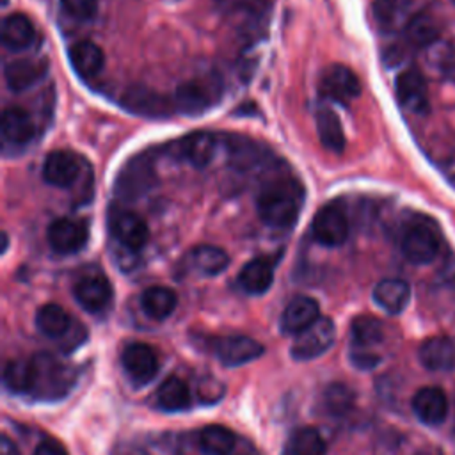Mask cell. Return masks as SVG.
I'll list each match as a JSON object with an SVG mask.
<instances>
[{
  "mask_svg": "<svg viewBox=\"0 0 455 455\" xmlns=\"http://www.w3.org/2000/svg\"><path fill=\"white\" fill-rule=\"evenodd\" d=\"M261 220L274 228H290L302 206V187L291 178L275 180L261 188L256 199Z\"/></svg>",
  "mask_w": 455,
  "mask_h": 455,
  "instance_id": "obj_1",
  "label": "cell"
},
{
  "mask_svg": "<svg viewBox=\"0 0 455 455\" xmlns=\"http://www.w3.org/2000/svg\"><path fill=\"white\" fill-rule=\"evenodd\" d=\"M222 96V82L219 76H197L178 85L174 92V108L181 114L197 116L213 107Z\"/></svg>",
  "mask_w": 455,
  "mask_h": 455,
  "instance_id": "obj_2",
  "label": "cell"
},
{
  "mask_svg": "<svg viewBox=\"0 0 455 455\" xmlns=\"http://www.w3.org/2000/svg\"><path fill=\"white\" fill-rule=\"evenodd\" d=\"M336 329L331 318L320 316L313 325L297 334L290 354L295 361H309L327 352L334 343Z\"/></svg>",
  "mask_w": 455,
  "mask_h": 455,
  "instance_id": "obj_3",
  "label": "cell"
},
{
  "mask_svg": "<svg viewBox=\"0 0 455 455\" xmlns=\"http://www.w3.org/2000/svg\"><path fill=\"white\" fill-rule=\"evenodd\" d=\"M313 238L325 247H338L348 236V219L341 204L327 203L322 206L311 224Z\"/></svg>",
  "mask_w": 455,
  "mask_h": 455,
  "instance_id": "obj_4",
  "label": "cell"
},
{
  "mask_svg": "<svg viewBox=\"0 0 455 455\" xmlns=\"http://www.w3.org/2000/svg\"><path fill=\"white\" fill-rule=\"evenodd\" d=\"M427 0H373V16L386 32L405 30V27L421 12Z\"/></svg>",
  "mask_w": 455,
  "mask_h": 455,
  "instance_id": "obj_5",
  "label": "cell"
},
{
  "mask_svg": "<svg viewBox=\"0 0 455 455\" xmlns=\"http://www.w3.org/2000/svg\"><path fill=\"white\" fill-rule=\"evenodd\" d=\"M212 352L224 366H242L263 354V345L249 336H217L212 339Z\"/></svg>",
  "mask_w": 455,
  "mask_h": 455,
  "instance_id": "obj_6",
  "label": "cell"
},
{
  "mask_svg": "<svg viewBox=\"0 0 455 455\" xmlns=\"http://www.w3.org/2000/svg\"><path fill=\"white\" fill-rule=\"evenodd\" d=\"M50 247L59 254H75L84 249L89 240V229L84 220L60 217L55 219L46 229Z\"/></svg>",
  "mask_w": 455,
  "mask_h": 455,
  "instance_id": "obj_7",
  "label": "cell"
},
{
  "mask_svg": "<svg viewBox=\"0 0 455 455\" xmlns=\"http://www.w3.org/2000/svg\"><path fill=\"white\" fill-rule=\"evenodd\" d=\"M402 252L411 263L427 265L439 252V238L428 224L414 222L402 235Z\"/></svg>",
  "mask_w": 455,
  "mask_h": 455,
  "instance_id": "obj_8",
  "label": "cell"
},
{
  "mask_svg": "<svg viewBox=\"0 0 455 455\" xmlns=\"http://www.w3.org/2000/svg\"><path fill=\"white\" fill-rule=\"evenodd\" d=\"M110 233L130 252L140 251L149 240L148 224L132 210H116L110 215Z\"/></svg>",
  "mask_w": 455,
  "mask_h": 455,
  "instance_id": "obj_9",
  "label": "cell"
},
{
  "mask_svg": "<svg viewBox=\"0 0 455 455\" xmlns=\"http://www.w3.org/2000/svg\"><path fill=\"white\" fill-rule=\"evenodd\" d=\"M73 295L85 311L100 313L112 300V286L101 272H87L76 279Z\"/></svg>",
  "mask_w": 455,
  "mask_h": 455,
  "instance_id": "obj_10",
  "label": "cell"
},
{
  "mask_svg": "<svg viewBox=\"0 0 455 455\" xmlns=\"http://www.w3.org/2000/svg\"><path fill=\"white\" fill-rule=\"evenodd\" d=\"M320 92L332 101L347 105L359 96L361 84L350 68L343 64H332L320 76Z\"/></svg>",
  "mask_w": 455,
  "mask_h": 455,
  "instance_id": "obj_11",
  "label": "cell"
},
{
  "mask_svg": "<svg viewBox=\"0 0 455 455\" xmlns=\"http://www.w3.org/2000/svg\"><path fill=\"white\" fill-rule=\"evenodd\" d=\"M121 363H123L126 375L137 386L148 384L149 380H153V377L158 371L156 352L153 350V347H149L148 343H140V341H133L124 347Z\"/></svg>",
  "mask_w": 455,
  "mask_h": 455,
  "instance_id": "obj_12",
  "label": "cell"
},
{
  "mask_svg": "<svg viewBox=\"0 0 455 455\" xmlns=\"http://www.w3.org/2000/svg\"><path fill=\"white\" fill-rule=\"evenodd\" d=\"M155 183L153 165L144 158H133L126 162L116 181V194L128 201L142 196Z\"/></svg>",
  "mask_w": 455,
  "mask_h": 455,
  "instance_id": "obj_13",
  "label": "cell"
},
{
  "mask_svg": "<svg viewBox=\"0 0 455 455\" xmlns=\"http://www.w3.org/2000/svg\"><path fill=\"white\" fill-rule=\"evenodd\" d=\"M82 171V160L76 153L68 149H55L46 155L43 164V178L46 183L69 188Z\"/></svg>",
  "mask_w": 455,
  "mask_h": 455,
  "instance_id": "obj_14",
  "label": "cell"
},
{
  "mask_svg": "<svg viewBox=\"0 0 455 455\" xmlns=\"http://www.w3.org/2000/svg\"><path fill=\"white\" fill-rule=\"evenodd\" d=\"M396 98L400 105L412 114H423L428 108V87L423 75L418 69H405L398 75Z\"/></svg>",
  "mask_w": 455,
  "mask_h": 455,
  "instance_id": "obj_15",
  "label": "cell"
},
{
  "mask_svg": "<svg viewBox=\"0 0 455 455\" xmlns=\"http://www.w3.org/2000/svg\"><path fill=\"white\" fill-rule=\"evenodd\" d=\"M411 405L416 418L428 427H437L444 423L448 416V396L441 387L435 386L418 389L412 396Z\"/></svg>",
  "mask_w": 455,
  "mask_h": 455,
  "instance_id": "obj_16",
  "label": "cell"
},
{
  "mask_svg": "<svg viewBox=\"0 0 455 455\" xmlns=\"http://www.w3.org/2000/svg\"><path fill=\"white\" fill-rule=\"evenodd\" d=\"M123 105L128 110H132L139 116H148V117H165L174 108L172 100H169L144 85L130 87L123 96Z\"/></svg>",
  "mask_w": 455,
  "mask_h": 455,
  "instance_id": "obj_17",
  "label": "cell"
},
{
  "mask_svg": "<svg viewBox=\"0 0 455 455\" xmlns=\"http://www.w3.org/2000/svg\"><path fill=\"white\" fill-rule=\"evenodd\" d=\"M419 363L430 371L455 370V336H434L421 343Z\"/></svg>",
  "mask_w": 455,
  "mask_h": 455,
  "instance_id": "obj_18",
  "label": "cell"
},
{
  "mask_svg": "<svg viewBox=\"0 0 455 455\" xmlns=\"http://www.w3.org/2000/svg\"><path fill=\"white\" fill-rule=\"evenodd\" d=\"M320 318V306L315 299L300 295L288 302L281 315V331L284 334H300Z\"/></svg>",
  "mask_w": 455,
  "mask_h": 455,
  "instance_id": "obj_19",
  "label": "cell"
},
{
  "mask_svg": "<svg viewBox=\"0 0 455 455\" xmlns=\"http://www.w3.org/2000/svg\"><path fill=\"white\" fill-rule=\"evenodd\" d=\"M48 69L43 59H16L5 64L4 76L5 84L12 92H21L37 84Z\"/></svg>",
  "mask_w": 455,
  "mask_h": 455,
  "instance_id": "obj_20",
  "label": "cell"
},
{
  "mask_svg": "<svg viewBox=\"0 0 455 455\" xmlns=\"http://www.w3.org/2000/svg\"><path fill=\"white\" fill-rule=\"evenodd\" d=\"M36 135V124L27 110L20 107H7L2 114V139L4 144L25 146Z\"/></svg>",
  "mask_w": 455,
  "mask_h": 455,
  "instance_id": "obj_21",
  "label": "cell"
},
{
  "mask_svg": "<svg viewBox=\"0 0 455 455\" xmlns=\"http://www.w3.org/2000/svg\"><path fill=\"white\" fill-rule=\"evenodd\" d=\"M411 299V286L398 277H387L375 284L373 300L389 315L402 313Z\"/></svg>",
  "mask_w": 455,
  "mask_h": 455,
  "instance_id": "obj_22",
  "label": "cell"
},
{
  "mask_svg": "<svg viewBox=\"0 0 455 455\" xmlns=\"http://www.w3.org/2000/svg\"><path fill=\"white\" fill-rule=\"evenodd\" d=\"M238 283L251 295L265 293L274 283L272 261L265 256L247 261L238 274Z\"/></svg>",
  "mask_w": 455,
  "mask_h": 455,
  "instance_id": "obj_23",
  "label": "cell"
},
{
  "mask_svg": "<svg viewBox=\"0 0 455 455\" xmlns=\"http://www.w3.org/2000/svg\"><path fill=\"white\" fill-rule=\"evenodd\" d=\"M36 364V386L39 395L43 393H59L60 386H66L69 380L66 379V366H62L50 354H37L32 357ZM32 389V391H34Z\"/></svg>",
  "mask_w": 455,
  "mask_h": 455,
  "instance_id": "obj_24",
  "label": "cell"
},
{
  "mask_svg": "<svg viewBox=\"0 0 455 455\" xmlns=\"http://www.w3.org/2000/svg\"><path fill=\"white\" fill-rule=\"evenodd\" d=\"M0 36H2V43L5 48L20 52V50L28 48L34 43L36 28L25 14L14 12V14H9L4 18Z\"/></svg>",
  "mask_w": 455,
  "mask_h": 455,
  "instance_id": "obj_25",
  "label": "cell"
},
{
  "mask_svg": "<svg viewBox=\"0 0 455 455\" xmlns=\"http://www.w3.org/2000/svg\"><path fill=\"white\" fill-rule=\"evenodd\" d=\"M69 60L78 76L92 78L103 69L105 55L92 41H78L69 50Z\"/></svg>",
  "mask_w": 455,
  "mask_h": 455,
  "instance_id": "obj_26",
  "label": "cell"
},
{
  "mask_svg": "<svg viewBox=\"0 0 455 455\" xmlns=\"http://www.w3.org/2000/svg\"><path fill=\"white\" fill-rule=\"evenodd\" d=\"M215 139L208 132H194L180 142V155L194 167H206L215 155Z\"/></svg>",
  "mask_w": 455,
  "mask_h": 455,
  "instance_id": "obj_27",
  "label": "cell"
},
{
  "mask_svg": "<svg viewBox=\"0 0 455 455\" xmlns=\"http://www.w3.org/2000/svg\"><path fill=\"white\" fill-rule=\"evenodd\" d=\"M178 297L174 290L167 286H149L140 295L142 311L153 320H164L176 309Z\"/></svg>",
  "mask_w": 455,
  "mask_h": 455,
  "instance_id": "obj_28",
  "label": "cell"
},
{
  "mask_svg": "<svg viewBox=\"0 0 455 455\" xmlns=\"http://www.w3.org/2000/svg\"><path fill=\"white\" fill-rule=\"evenodd\" d=\"M156 405L167 412H180L190 407V391L180 377H167L156 389Z\"/></svg>",
  "mask_w": 455,
  "mask_h": 455,
  "instance_id": "obj_29",
  "label": "cell"
},
{
  "mask_svg": "<svg viewBox=\"0 0 455 455\" xmlns=\"http://www.w3.org/2000/svg\"><path fill=\"white\" fill-rule=\"evenodd\" d=\"M229 263V256L217 245H197L188 254V265L201 275H217Z\"/></svg>",
  "mask_w": 455,
  "mask_h": 455,
  "instance_id": "obj_30",
  "label": "cell"
},
{
  "mask_svg": "<svg viewBox=\"0 0 455 455\" xmlns=\"http://www.w3.org/2000/svg\"><path fill=\"white\" fill-rule=\"evenodd\" d=\"M4 384L12 393H28L36 386L34 359H11L4 368Z\"/></svg>",
  "mask_w": 455,
  "mask_h": 455,
  "instance_id": "obj_31",
  "label": "cell"
},
{
  "mask_svg": "<svg viewBox=\"0 0 455 455\" xmlns=\"http://www.w3.org/2000/svg\"><path fill=\"white\" fill-rule=\"evenodd\" d=\"M36 327L48 338H62L71 327V318L62 306L48 302L37 309Z\"/></svg>",
  "mask_w": 455,
  "mask_h": 455,
  "instance_id": "obj_32",
  "label": "cell"
},
{
  "mask_svg": "<svg viewBox=\"0 0 455 455\" xmlns=\"http://www.w3.org/2000/svg\"><path fill=\"white\" fill-rule=\"evenodd\" d=\"M199 450L204 455H229L236 444L235 434L222 425H208L199 432Z\"/></svg>",
  "mask_w": 455,
  "mask_h": 455,
  "instance_id": "obj_33",
  "label": "cell"
},
{
  "mask_svg": "<svg viewBox=\"0 0 455 455\" xmlns=\"http://www.w3.org/2000/svg\"><path fill=\"white\" fill-rule=\"evenodd\" d=\"M316 130H318V137H320V142L323 144V148L336 151V153L343 151L345 135H343L339 117L334 110L320 108L316 112Z\"/></svg>",
  "mask_w": 455,
  "mask_h": 455,
  "instance_id": "obj_34",
  "label": "cell"
},
{
  "mask_svg": "<svg viewBox=\"0 0 455 455\" xmlns=\"http://www.w3.org/2000/svg\"><path fill=\"white\" fill-rule=\"evenodd\" d=\"M323 453H325V443L320 432L313 427H302L295 430L284 446V455H323Z\"/></svg>",
  "mask_w": 455,
  "mask_h": 455,
  "instance_id": "obj_35",
  "label": "cell"
},
{
  "mask_svg": "<svg viewBox=\"0 0 455 455\" xmlns=\"http://www.w3.org/2000/svg\"><path fill=\"white\" fill-rule=\"evenodd\" d=\"M350 336H352V345L355 348H368L373 345H379L384 338V327L380 320L370 315H361L352 320L350 325Z\"/></svg>",
  "mask_w": 455,
  "mask_h": 455,
  "instance_id": "obj_36",
  "label": "cell"
},
{
  "mask_svg": "<svg viewBox=\"0 0 455 455\" xmlns=\"http://www.w3.org/2000/svg\"><path fill=\"white\" fill-rule=\"evenodd\" d=\"M405 37L411 44L419 46V48H428L430 44H434L435 41H439V25L435 23V20L427 14L421 12L418 14L407 27H405Z\"/></svg>",
  "mask_w": 455,
  "mask_h": 455,
  "instance_id": "obj_37",
  "label": "cell"
},
{
  "mask_svg": "<svg viewBox=\"0 0 455 455\" xmlns=\"http://www.w3.org/2000/svg\"><path fill=\"white\" fill-rule=\"evenodd\" d=\"M427 62L443 78H455V46L448 41H435L427 48Z\"/></svg>",
  "mask_w": 455,
  "mask_h": 455,
  "instance_id": "obj_38",
  "label": "cell"
},
{
  "mask_svg": "<svg viewBox=\"0 0 455 455\" xmlns=\"http://www.w3.org/2000/svg\"><path fill=\"white\" fill-rule=\"evenodd\" d=\"M355 402L354 391L343 382H332L323 391V407L332 416L347 414Z\"/></svg>",
  "mask_w": 455,
  "mask_h": 455,
  "instance_id": "obj_39",
  "label": "cell"
},
{
  "mask_svg": "<svg viewBox=\"0 0 455 455\" xmlns=\"http://www.w3.org/2000/svg\"><path fill=\"white\" fill-rule=\"evenodd\" d=\"M62 9L76 20H91L98 11L96 0H60Z\"/></svg>",
  "mask_w": 455,
  "mask_h": 455,
  "instance_id": "obj_40",
  "label": "cell"
},
{
  "mask_svg": "<svg viewBox=\"0 0 455 455\" xmlns=\"http://www.w3.org/2000/svg\"><path fill=\"white\" fill-rule=\"evenodd\" d=\"M350 361L355 368L366 371V370H371L375 368L379 363H380V357L373 352H370L368 348H352L350 350Z\"/></svg>",
  "mask_w": 455,
  "mask_h": 455,
  "instance_id": "obj_41",
  "label": "cell"
},
{
  "mask_svg": "<svg viewBox=\"0 0 455 455\" xmlns=\"http://www.w3.org/2000/svg\"><path fill=\"white\" fill-rule=\"evenodd\" d=\"M32 455H68V451H66V448L59 441L46 439V441H41L36 446Z\"/></svg>",
  "mask_w": 455,
  "mask_h": 455,
  "instance_id": "obj_42",
  "label": "cell"
},
{
  "mask_svg": "<svg viewBox=\"0 0 455 455\" xmlns=\"http://www.w3.org/2000/svg\"><path fill=\"white\" fill-rule=\"evenodd\" d=\"M238 7L259 16L270 7V0H238Z\"/></svg>",
  "mask_w": 455,
  "mask_h": 455,
  "instance_id": "obj_43",
  "label": "cell"
},
{
  "mask_svg": "<svg viewBox=\"0 0 455 455\" xmlns=\"http://www.w3.org/2000/svg\"><path fill=\"white\" fill-rule=\"evenodd\" d=\"M0 453L2 455H20L16 444L7 437V435H2V443H0Z\"/></svg>",
  "mask_w": 455,
  "mask_h": 455,
  "instance_id": "obj_44",
  "label": "cell"
},
{
  "mask_svg": "<svg viewBox=\"0 0 455 455\" xmlns=\"http://www.w3.org/2000/svg\"><path fill=\"white\" fill-rule=\"evenodd\" d=\"M7 242H9L7 233H2V252H5V251H7Z\"/></svg>",
  "mask_w": 455,
  "mask_h": 455,
  "instance_id": "obj_45",
  "label": "cell"
},
{
  "mask_svg": "<svg viewBox=\"0 0 455 455\" xmlns=\"http://www.w3.org/2000/svg\"><path fill=\"white\" fill-rule=\"evenodd\" d=\"M451 4H453V5H455V0H451Z\"/></svg>",
  "mask_w": 455,
  "mask_h": 455,
  "instance_id": "obj_46",
  "label": "cell"
}]
</instances>
